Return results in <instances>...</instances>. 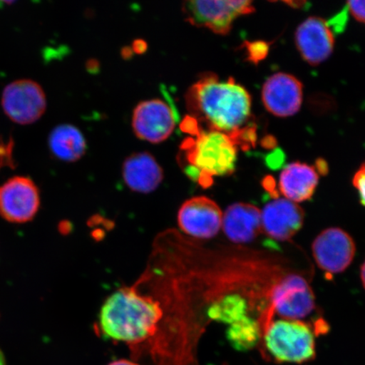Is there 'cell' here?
Here are the masks:
<instances>
[{
  "instance_id": "cell-1",
  "label": "cell",
  "mask_w": 365,
  "mask_h": 365,
  "mask_svg": "<svg viewBox=\"0 0 365 365\" xmlns=\"http://www.w3.org/2000/svg\"><path fill=\"white\" fill-rule=\"evenodd\" d=\"M185 104L190 117L203 123L207 130L231 136L249 124L250 95L230 77L226 81L215 74H204L187 91Z\"/></svg>"
},
{
  "instance_id": "cell-2",
  "label": "cell",
  "mask_w": 365,
  "mask_h": 365,
  "mask_svg": "<svg viewBox=\"0 0 365 365\" xmlns=\"http://www.w3.org/2000/svg\"><path fill=\"white\" fill-rule=\"evenodd\" d=\"M163 314L158 301L140 294L135 287H125L105 301L99 327L109 339L137 345L156 333Z\"/></svg>"
},
{
  "instance_id": "cell-3",
  "label": "cell",
  "mask_w": 365,
  "mask_h": 365,
  "mask_svg": "<svg viewBox=\"0 0 365 365\" xmlns=\"http://www.w3.org/2000/svg\"><path fill=\"white\" fill-rule=\"evenodd\" d=\"M237 158L238 148L230 135L202 128L180 148V163L185 173L202 187L211 185L214 177L232 175Z\"/></svg>"
},
{
  "instance_id": "cell-4",
  "label": "cell",
  "mask_w": 365,
  "mask_h": 365,
  "mask_svg": "<svg viewBox=\"0 0 365 365\" xmlns=\"http://www.w3.org/2000/svg\"><path fill=\"white\" fill-rule=\"evenodd\" d=\"M261 352L264 359L282 364H303L316 358V339L312 327L302 321L264 319Z\"/></svg>"
},
{
  "instance_id": "cell-5",
  "label": "cell",
  "mask_w": 365,
  "mask_h": 365,
  "mask_svg": "<svg viewBox=\"0 0 365 365\" xmlns=\"http://www.w3.org/2000/svg\"><path fill=\"white\" fill-rule=\"evenodd\" d=\"M182 11L190 24L226 35L237 18L254 12L255 8L245 0H194L182 4Z\"/></svg>"
},
{
  "instance_id": "cell-6",
  "label": "cell",
  "mask_w": 365,
  "mask_h": 365,
  "mask_svg": "<svg viewBox=\"0 0 365 365\" xmlns=\"http://www.w3.org/2000/svg\"><path fill=\"white\" fill-rule=\"evenodd\" d=\"M1 104L11 120L25 125L34 124L43 115L47 98L38 82L21 79L12 81L4 88Z\"/></svg>"
},
{
  "instance_id": "cell-7",
  "label": "cell",
  "mask_w": 365,
  "mask_h": 365,
  "mask_svg": "<svg viewBox=\"0 0 365 365\" xmlns=\"http://www.w3.org/2000/svg\"><path fill=\"white\" fill-rule=\"evenodd\" d=\"M271 309L282 319L301 321L316 309V297L304 277L290 274L272 287Z\"/></svg>"
},
{
  "instance_id": "cell-8",
  "label": "cell",
  "mask_w": 365,
  "mask_h": 365,
  "mask_svg": "<svg viewBox=\"0 0 365 365\" xmlns=\"http://www.w3.org/2000/svg\"><path fill=\"white\" fill-rule=\"evenodd\" d=\"M39 207L38 187L29 178L14 177L0 186V215L8 222H29Z\"/></svg>"
},
{
  "instance_id": "cell-9",
  "label": "cell",
  "mask_w": 365,
  "mask_h": 365,
  "mask_svg": "<svg viewBox=\"0 0 365 365\" xmlns=\"http://www.w3.org/2000/svg\"><path fill=\"white\" fill-rule=\"evenodd\" d=\"M355 252L352 237L339 227L327 228L312 244L314 261L319 269L329 274L344 272L354 261Z\"/></svg>"
},
{
  "instance_id": "cell-10",
  "label": "cell",
  "mask_w": 365,
  "mask_h": 365,
  "mask_svg": "<svg viewBox=\"0 0 365 365\" xmlns=\"http://www.w3.org/2000/svg\"><path fill=\"white\" fill-rule=\"evenodd\" d=\"M176 118L173 109L161 99L140 103L134 109L132 128L140 140L150 143H161L175 129Z\"/></svg>"
},
{
  "instance_id": "cell-11",
  "label": "cell",
  "mask_w": 365,
  "mask_h": 365,
  "mask_svg": "<svg viewBox=\"0 0 365 365\" xmlns=\"http://www.w3.org/2000/svg\"><path fill=\"white\" fill-rule=\"evenodd\" d=\"M223 214L219 205L205 196H195L182 203L178 212L180 230L194 238L215 237L222 225Z\"/></svg>"
},
{
  "instance_id": "cell-12",
  "label": "cell",
  "mask_w": 365,
  "mask_h": 365,
  "mask_svg": "<svg viewBox=\"0 0 365 365\" xmlns=\"http://www.w3.org/2000/svg\"><path fill=\"white\" fill-rule=\"evenodd\" d=\"M262 102L273 115L289 117L298 113L303 102V85L294 76L277 73L262 88Z\"/></svg>"
},
{
  "instance_id": "cell-13",
  "label": "cell",
  "mask_w": 365,
  "mask_h": 365,
  "mask_svg": "<svg viewBox=\"0 0 365 365\" xmlns=\"http://www.w3.org/2000/svg\"><path fill=\"white\" fill-rule=\"evenodd\" d=\"M304 212L298 204L274 197L262 212V232L278 241H289L304 225Z\"/></svg>"
},
{
  "instance_id": "cell-14",
  "label": "cell",
  "mask_w": 365,
  "mask_h": 365,
  "mask_svg": "<svg viewBox=\"0 0 365 365\" xmlns=\"http://www.w3.org/2000/svg\"><path fill=\"white\" fill-rule=\"evenodd\" d=\"M295 43L304 61L309 65L318 66L331 56L335 39L326 21L309 17L297 29Z\"/></svg>"
},
{
  "instance_id": "cell-15",
  "label": "cell",
  "mask_w": 365,
  "mask_h": 365,
  "mask_svg": "<svg viewBox=\"0 0 365 365\" xmlns=\"http://www.w3.org/2000/svg\"><path fill=\"white\" fill-rule=\"evenodd\" d=\"M222 227L227 239L234 243H250L262 232V211L252 204H232L223 214Z\"/></svg>"
},
{
  "instance_id": "cell-16",
  "label": "cell",
  "mask_w": 365,
  "mask_h": 365,
  "mask_svg": "<svg viewBox=\"0 0 365 365\" xmlns=\"http://www.w3.org/2000/svg\"><path fill=\"white\" fill-rule=\"evenodd\" d=\"M123 180L135 192L149 194L163 180V170L152 154L137 153L128 157L122 167Z\"/></svg>"
},
{
  "instance_id": "cell-17",
  "label": "cell",
  "mask_w": 365,
  "mask_h": 365,
  "mask_svg": "<svg viewBox=\"0 0 365 365\" xmlns=\"http://www.w3.org/2000/svg\"><path fill=\"white\" fill-rule=\"evenodd\" d=\"M317 168L307 163H293L282 171L278 189L284 198L300 203L312 197L319 182Z\"/></svg>"
},
{
  "instance_id": "cell-18",
  "label": "cell",
  "mask_w": 365,
  "mask_h": 365,
  "mask_svg": "<svg viewBox=\"0 0 365 365\" xmlns=\"http://www.w3.org/2000/svg\"><path fill=\"white\" fill-rule=\"evenodd\" d=\"M48 147L54 157L66 163L78 161L88 148L83 134L70 124L54 128L48 136Z\"/></svg>"
},
{
  "instance_id": "cell-19",
  "label": "cell",
  "mask_w": 365,
  "mask_h": 365,
  "mask_svg": "<svg viewBox=\"0 0 365 365\" xmlns=\"http://www.w3.org/2000/svg\"><path fill=\"white\" fill-rule=\"evenodd\" d=\"M227 339L236 350L241 352L253 349L261 342V325L257 319L245 317L230 325Z\"/></svg>"
},
{
  "instance_id": "cell-20",
  "label": "cell",
  "mask_w": 365,
  "mask_h": 365,
  "mask_svg": "<svg viewBox=\"0 0 365 365\" xmlns=\"http://www.w3.org/2000/svg\"><path fill=\"white\" fill-rule=\"evenodd\" d=\"M247 300L239 294H230L213 303L208 310V316L214 321L231 325L247 317Z\"/></svg>"
},
{
  "instance_id": "cell-21",
  "label": "cell",
  "mask_w": 365,
  "mask_h": 365,
  "mask_svg": "<svg viewBox=\"0 0 365 365\" xmlns=\"http://www.w3.org/2000/svg\"><path fill=\"white\" fill-rule=\"evenodd\" d=\"M246 49L250 61L258 63L267 56L269 45L264 42L246 43Z\"/></svg>"
},
{
  "instance_id": "cell-22",
  "label": "cell",
  "mask_w": 365,
  "mask_h": 365,
  "mask_svg": "<svg viewBox=\"0 0 365 365\" xmlns=\"http://www.w3.org/2000/svg\"><path fill=\"white\" fill-rule=\"evenodd\" d=\"M353 185L356 190H358L360 202L365 207V163L360 167L358 172L355 173Z\"/></svg>"
},
{
  "instance_id": "cell-23",
  "label": "cell",
  "mask_w": 365,
  "mask_h": 365,
  "mask_svg": "<svg viewBox=\"0 0 365 365\" xmlns=\"http://www.w3.org/2000/svg\"><path fill=\"white\" fill-rule=\"evenodd\" d=\"M346 6L355 19L365 24V1H349Z\"/></svg>"
},
{
  "instance_id": "cell-24",
  "label": "cell",
  "mask_w": 365,
  "mask_h": 365,
  "mask_svg": "<svg viewBox=\"0 0 365 365\" xmlns=\"http://www.w3.org/2000/svg\"><path fill=\"white\" fill-rule=\"evenodd\" d=\"M108 365H140V364L129 361V360L120 359V360H116V361H113V362L109 364Z\"/></svg>"
},
{
  "instance_id": "cell-25",
  "label": "cell",
  "mask_w": 365,
  "mask_h": 365,
  "mask_svg": "<svg viewBox=\"0 0 365 365\" xmlns=\"http://www.w3.org/2000/svg\"><path fill=\"white\" fill-rule=\"evenodd\" d=\"M360 277H361L362 284L365 289V261L362 264L361 271H360Z\"/></svg>"
},
{
  "instance_id": "cell-26",
  "label": "cell",
  "mask_w": 365,
  "mask_h": 365,
  "mask_svg": "<svg viewBox=\"0 0 365 365\" xmlns=\"http://www.w3.org/2000/svg\"><path fill=\"white\" fill-rule=\"evenodd\" d=\"M0 365H6V359H4V354L0 350Z\"/></svg>"
}]
</instances>
